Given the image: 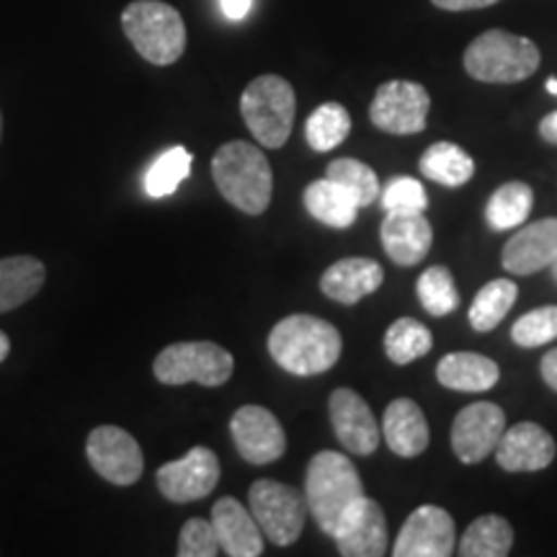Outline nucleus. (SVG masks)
Wrapping results in <instances>:
<instances>
[{
	"label": "nucleus",
	"mask_w": 557,
	"mask_h": 557,
	"mask_svg": "<svg viewBox=\"0 0 557 557\" xmlns=\"http://www.w3.org/2000/svg\"><path fill=\"white\" fill-rule=\"evenodd\" d=\"M361 496H364V485L346 455L325 449L310 459L308 472H305V500L320 532L331 537L341 513Z\"/></svg>",
	"instance_id": "7ed1b4c3"
},
{
	"label": "nucleus",
	"mask_w": 557,
	"mask_h": 557,
	"mask_svg": "<svg viewBox=\"0 0 557 557\" xmlns=\"http://www.w3.org/2000/svg\"><path fill=\"white\" fill-rule=\"evenodd\" d=\"M220 5H222V13H225V18L243 21L250 13L253 0H220Z\"/></svg>",
	"instance_id": "58836bf2"
},
{
	"label": "nucleus",
	"mask_w": 557,
	"mask_h": 557,
	"mask_svg": "<svg viewBox=\"0 0 557 557\" xmlns=\"http://www.w3.org/2000/svg\"><path fill=\"white\" fill-rule=\"evenodd\" d=\"M436 380L457 393H485L498 385L500 367L485 354L455 351L436 364Z\"/></svg>",
	"instance_id": "5701e85b"
},
{
	"label": "nucleus",
	"mask_w": 557,
	"mask_h": 557,
	"mask_svg": "<svg viewBox=\"0 0 557 557\" xmlns=\"http://www.w3.org/2000/svg\"><path fill=\"white\" fill-rule=\"evenodd\" d=\"M545 88H547V94L557 96V78H549V81L545 83Z\"/></svg>",
	"instance_id": "37998d69"
},
{
	"label": "nucleus",
	"mask_w": 557,
	"mask_h": 557,
	"mask_svg": "<svg viewBox=\"0 0 557 557\" xmlns=\"http://www.w3.org/2000/svg\"><path fill=\"white\" fill-rule=\"evenodd\" d=\"M436 9L442 11H478V9H487V5H496L498 0H431Z\"/></svg>",
	"instance_id": "4c0bfd02"
},
{
	"label": "nucleus",
	"mask_w": 557,
	"mask_h": 557,
	"mask_svg": "<svg viewBox=\"0 0 557 557\" xmlns=\"http://www.w3.org/2000/svg\"><path fill=\"white\" fill-rule=\"evenodd\" d=\"M220 553L222 547L212 521L189 519L184 527H181L178 549H176L178 557H214Z\"/></svg>",
	"instance_id": "e433bc0d"
},
{
	"label": "nucleus",
	"mask_w": 557,
	"mask_h": 557,
	"mask_svg": "<svg viewBox=\"0 0 557 557\" xmlns=\"http://www.w3.org/2000/svg\"><path fill=\"white\" fill-rule=\"evenodd\" d=\"M519 297L517 282L511 278H493L483 289L478 292L470 305V325L478 333H491L498 329L500 320L511 312L513 302Z\"/></svg>",
	"instance_id": "cd10ccee"
},
{
	"label": "nucleus",
	"mask_w": 557,
	"mask_h": 557,
	"mask_svg": "<svg viewBox=\"0 0 557 557\" xmlns=\"http://www.w3.org/2000/svg\"><path fill=\"white\" fill-rule=\"evenodd\" d=\"M511 338L517 346L534 348L545 346L557 338V305L537 308L521 315L511 329Z\"/></svg>",
	"instance_id": "f704fd0d"
},
{
	"label": "nucleus",
	"mask_w": 557,
	"mask_h": 557,
	"mask_svg": "<svg viewBox=\"0 0 557 557\" xmlns=\"http://www.w3.org/2000/svg\"><path fill=\"white\" fill-rule=\"evenodd\" d=\"M418 169L429 181L455 189V186L468 184L475 176V160L455 143H436L423 152Z\"/></svg>",
	"instance_id": "a878e982"
},
{
	"label": "nucleus",
	"mask_w": 557,
	"mask_h": 557,
	"mask_svg": "<svg viewBox=\"0 0 557 557\" xmlns=\"http://www.w3.org/2000/svg\"><path fill=\"white\" fill-rule=\"evenodd\" d=\"M9 354H11V338L5 336L3 331H0V364H3V361L9 359Z\"/></svg>",
	"instance_id": "79ce46f5"
},
{
	"label": "nucleus",
	"mask_w": 557,
	"mask_h": 557,
	"mask_svg": "<svg viewBox=\"0 0 557 557\" xmlns=\"http://www.w3.org/2000/svg\"><path fill=\"white\" fill-rule=\"evenodd\" d=\"M235 449L248 465H271L287 451V434L278 418L263 406H243L230 418Z\"/></svg>",
	"instance_id": "4468645a"
},
{
	"label": "nucleus",
	"mask_w": 557,
	"mask_h": 557,
	"mask_svg": "<svg viewBox=\"0 0 557 557\" xmlns=\"http://www.w3.org/2000/svg\"><path fill=\"white\" fill-rule=\"evenodd\" d=\"M0 135H3V114H0Z\"/></svg>",
	"instance_id": "a18cd8bd"
},
{
	"label": "nucleus",
	"mask_w": 557,
	"mask_h": 557,
	"mask_svg": "<svg viewBox=\"0 0 557 557\" xmlns=\"http://www.w3.org/2000/svg\"><path fill=\"white\" fill-rule=\"evenodd\" d=\"M434 346V336L423 323L413 318H398L385 333V354L393 364H410L426 357Z\"/></svg>",
	"instance_id": "2f4dec72"
},
{
	"label": "nucleus",
	"mask_w": 557,
	"mask_h": 557,
	"mask_svg": "<svg viewBox=\"0 0 557 557\" xmlns=\"http://www.w3.org/2000/svg\"><path fill=\"white\" fill-rule=\"evenodd\" d=\"M549 269H553V278L557 282V259H555L553 263H549Z\"/></svg>",
	"instance_id": "c03bdc74"
},
{
	"label": "nucleus",
	"mask_w": 557,
	"mask_h": 557,
	"mask_svg": "<svg viewBox=\"0 0 557 557\" xmlns=\"http://www.w3.org/2000/svg\"><path fill=\"white\" fill-rule=\"evenodd\" d=\"M385 212H426L429 194L421 181L410 176H398L387 184V189L380 194Z\"/></svg>",
	"instance_id": "c9c22d12"
},
{
	"label": "nucleus",
	"mask_w": 557,
	"mask_h": 557,
	"mask_svg": "<svg viewBox=\"0 0 557 557\" xmlns=\"http://www.w3.org/2000/svg\"><path fill=\"white\" fill-rule=\"evenodd\" d=\"M351 135V116L336 101L318 107L305 122V139L315 152L336 150Z\"/></svg>",
	"instance_id": "c756f323"
},
{
	"label": "nucleus",
	"mask_w": 557,
	"mask_h": 557,
	"mask_svg": "<svg viewBox=\"0 0 557 557\" xmlns=\"http://www.w3.org/2000/svg\"><path fill=\"white\" fill-rule=\"evenodd\" d=\"M329 413L333 431H336L338 442L344 444L346 451L357 457L374 455L380 447L382 426L374 418L369 403L361 398L357 389L338 387L331 393Z\"/></svg>",
	"instance_id": "dca6fc26"
},
{
	"label": "nucleus",
	"mask_w": 557,
	"mask_h": 557,
	"mask_svg": "<svg viewBox=\"0 0 557 557\" xmlns=\"http://www.w3.org/2000/svg\"><path fill=\"white\" fill-rule=\"evenodd\" d=\"M416 292L421 308L434 318L451 315L459 305L455 276H451V271L447 267H431L423 271V274L418 276Z\"/></svg>",
	"instance_id": "473e14b6"
},
{
	"label": "nucleus",
	"mask_w": 557,
	"mask_h": 557,
	"mask_svg": "<svg viewBox=\"0 0 557 557\" xmlns=\"http://www.w3.org/2000/svg\"><path fill=\"white\" fill-rule=\"evenodd\" d=\"M344 338L336 325L318 315H287L269 333V354L284 372L295 377H315L341 359Z\"/></svg>",
	"instance_id": "f257e3e1"
},
{
	"label": "nucleus",
	"mask_w": 557,
	"mask_h": 557,
	"mask_svg": "<svg viewBox=\"0 0 557 557\" xmlns=\"http://www.w3.org/2000/svg\"><path fill=\"white\" fill-rule=\"evenodd\" d=\"M331 537L344 557H382L389 547L385 511L377 500L361 496L341 513Z\"/></svg>",
	"instance_id": "ddd939ff"
},
{
	"label": "nucleus",
	"mask_w": 557,
	"mask_h": 557,
	"mask_svg": "<svg viewBox=\"0 0 557 557\" xmlns=\"http://www.w3.org/2000/svg\"><path fill=\"white\" fill-rule=\"evenodd\" d=\"M305 209L323 225L333 230H346L357 222L359 214V201L346 186H341L338 181H331L329 176L312 181L305 189Z\"/></svg>",
	"instance_id": "393cba45"
},
{
	"label": "nucleus",
	"mask_w": 557,
	"mask_h": 557,
	"mask_svg": "<svg viewBox=\"0 0 557 557\" xmlns=\"http://www.w3.org/2000/svg\"><path fill=\"white\" fill-rule=\"evenodd\" d=\"M382 282H385V269L377 261L351 256V259H341L323 271L320 292L333 302L357 305L364 297L374 295Z\"/></svg>",
	"instance_id": "6ab92c4d"
},
{
	"label": "nucleus",
	"mask_w": 557,
	"mask_h": 557,
	"mask_svg": "<svg viewBox=\"0 0 557 557\" xmlns=\"http://www.w3.org/2000/svg\"><path fill=\"white\" fill-rule=\"evenodd\" d=\"M532 186L521 184V181H511V184H504L500 189L493 191V197L487 199L485 220L496 233H506V230L524 225L529 212H532Z\"/></svg>",
	"instance_id": "c85d7f7f"
},
{
	"label": "nucleus",
	"mask_w": 557,
	"mask_h": 557,
	"mask_svg": "<svg viewBox=\"0 0 557 557\" xmlns=\"http://www.w3.org/2000/svg\"><path fill=\"white\" fill-rule=\"evenodd\" d=\"M160 496L171 504H194L207 498L220 483V457L209 447H194L181 459L156 472Z\"/></svg>",
	"instance_id": "9b49d317"
},
{
	"label": "nucleus",
	"mask_w": 557,
	"mask_h": 557,
	"mask_svg": "<svg viewBox=\"0 0 557 557\" xmlns=\"http://www.w3.org/2000/svg\"><path fill=\"white\" fill-rule=\"evenodd\" d=\"M513 547V527L504 517L487 513L468 527L459 540L457 553L462 557H506Z\"/></svg>",
	"instance_id": "bb28decb"
},
{
	"label": "nucleus",
	"mask_w": 557,
	"mask_h": 557,
	"mask_svg": "<svg viewBox=\"0 0 557 557\" xmlns=\"http://www.w3.org/2000/svg\"><path fill=\"white\" fill-rule=\"evenodd\" d=\"M540 372H542V380L547 382V387L557 393V348H553V351H547L545 357H542Z\"/></svg>",
	"instance_id": "ea45409f"
},
{
	"label": "nucleus",
	"mask_w": 557,
	"mask_h": 557,
	"mask_svg": "<svg viewBox=\"0 0 557 557\" xmlns=\"http://www.w3.org/2000/svg\"><path fill=\"white\" fill-rule=\"evenodd\" d=\"M86 457L96 475H101L107 483L129 487L143 478L145 455L143 447L129 431L120 426H99L88 434Z\"/></svg>",
	"instance_id": "9d476101"
},
{
	"label": "nucleus",
	"mask_w": 557,
	"mask_h": 557,
	"mask_svg": "<svg viewBox=\"0 0 557 557\" xmlns=\"http://www.w3.org/2000/svg\"><path fill=\"white\" fill-rule=\"evenodd\" d=\"M325 176L331 181H338L341 186H346L359 201V207H369L374 199L380 197V178L377 173L369 169L367 163L354 158H336L331 160Z\"/></svg>",
	"instance_id": "72a5a7b5"
},
{
	"label": "nucleus",
	"mask_w": 557,
	"mask_h": 557,
	"mask_svg": "<svg viewBox=\"0 0 557 557\" xmlns=\"http://www.w3.org/2000/svg\"><path fill=\"white\" fill-rule=\"evenodd\" d=\"M557 259V218H545L517 230L504 246L500 263L508 274L529 276Z\"/></svg>",
	"instance_id": "a211bd4d"
},
{
	"label": "nucleus",
	"mask_w": 557,
	"mask_h": 557,
	"mask_svg": "<svg viewBox=\"0 0 557 557\" xmlns=\"http://www.w3.org/2000/svg\"><path fill=\"white\" fill-rule=\"evenodd\" d=\"M235 372V359L227 348L212 341H181L165 346L152 361V374L169 387L197 382L201 387H222Z\"/></svg>",
	"instance_id": "0eeeda50"
},
{
	"label": "nucleus",
	"mask_w": 557,
	"mask_h": 557,
	"mask_svg": "<svg viewBox=\"0 0 557 557\" xmlns=\"http://www.w3.org/2000/svg\"><path fill=\"white\" fill-rule=\"evenodd\" d=\"M194 156L186 148H169L163 156L156 158V163L150 165L148 173H145V194L150 199H165L189 178L191 173Z\"/></svg>",
	"instance_id": "7c9ffc66"
},
{
	"label": "nucleus",
	"mask_w": 557,
	"mask_h": 557,
	"mask_svg": "<svg viewBox=\"0 0 557 557\" xmlns=\"http://www.w3.org/2000/svg\"><path fill=\"white\" fill-rule=\"evenodd\" d=\"M45 282V263L34 256H5V259H0V315L37 297Z\"/></svg>",
	"instance_id": "b1692460"
},
{
	"label": "nucleus",
	"mask_w": 557,
	"mask_h": 557,
	"mask_svg": "<svg viewBox=\"0 0 557 557\" xmlns=\"http://www.w3.org/2000/svg\"><path fill=\"white\" fill-rule=\"evenodd\" d=\"M506 431V413L496 403L480 400L462 408L451 423V451L459 462L480 465L496 451Z\"/></svg>",
	"instance_id": "f8f14e48"
},
{
	"label": "nucleus",
	"mask_w": 557,
	"mask_h": 557,
	"mask_svg": "<svg viewBox=\"0 0 557 557\" xmlns=\"http://www.w3.org/2000/svg\"><path fill=\"white\" fill-rule=\"evenodd\" d=\"M557 444L540 423L521 421L506 429L496 447V462L506 472H537L553 465Z\"/></svg>",
	"instance_id": "f3484780"
},
{
	"label": "nucleus",
	"mask_w": 557,
	"mask_h": 557,
	"mask_svg": "<svg viewBox=\"0 0 557 557\" xmlns=\"http://www.w3.org/2000/svg\"><path fill=\"white\" fill-rule=\"evenodd\" d=\"M248 508L263 537L278 547L295 545L308 519V500L302 493L278 480H256L248 491Z\"/></svg>",
	"instance_id": "6e6552de"
},
{
	"label": "nucleus",
	"mask_w": 557,
	"mask_h": 557,
	"mask_svg": "<svg viewBox=\"0 0 557 557\" xmlns=\"http://www.w3.org/2000/svg\"><path fill=\"white\" fill-rule=\"evenodd\" d=\"M540 135L545 143L557 145V111H549L545 120L540 122Z\"/></svg>",
	"instance_id": "a19ab883"
},
{
	"label": "nucleus",
	"mask_w": 557,
	"mask_h": 557,
	"mask_svg": "<svg viewBox=\"0 0 557 557\" xmlns=\"http://www.w3.org/2000/svg\"><path fill=\"white\" fill-rule=\"evenodd\" d=\"M380 235L382 248L398 267L421 263L434 243V230L423 212H387Z\"/></svg>",
	"instance_id": "412c9836"
},
{
	"label": "nucleus",
	"mask_w": 557,
	"mask_h": 557,
	"mask_svg": "<svg viewBox=\"0 0 557 557\" xmlns=\"http://www.w3.org/2000/svg\"><path fill=\"white\" fill-rule=\"evenodd\" d=\"M431 96L421 83L389 81L382 83L369 107V120L387 135H418L426 129Z\"/></svg>",
	"instance_id": "1a4fd4ad"
},
{
	"label": "nucleus",
	"mask_w": 557,
	"mask_h": 557,
	"mask_svg": "<svg viewBox=\"0 0 557 557\" xmlns=\"http://www.w3.org/2000/svg\"><path fill=\"white\" fill-rule=\"evenodd\" d=\"M540 47L519 34L491 29L470 41L465 50V70L480 83H519L537 73Z\"/></svg>",
	"instance_id": "39448f33"
},
{
	"label": "nucleus",
	"mask_w": 557,
	"mask_h": 557,
	"mask_svg": "<svg viewBox=\"0 0 557 557\" xmlns=\"http://www.w3.org/2000/svg\"><path fill=\"white\" fill-rule=\"evenodd\" d=\"M212 178L218 191L240 212L259 218L271 205L274 173L261 148L233 139L225 143L212 158Z\"/></svg>",
	"instance_id": "f03ea898"
},
{
	"label": "nucleus",
	"mask_w": 557,
	"mask_h": 557,
	"mask_svg": "<svg viewBox=\"0 0 557 557\" xmlns=\"http://www.w3.org/2000/svg\"><path fill=\"white\" fill-rule=\"evenodd\" d=\"M380 426L393 455H398L403 459H413L429 449V421L426 416H423L421 406L410 398H398L389 403Z\"/></svg>",
	"instance_id": "4be33fe9"
},
{
	"label": "nucleus",
	"mask_w": 557,
	"mask_h": 557,
	"mask_svg": "<svg viewBox=\"0 0 557 557\" xmlns=\"http://www.w3.org/2000/svg\"><path fill=\"white\" fill-rule=\"evenodd\" d=\"M212 524L218 532L222 553L230 557H259L263 555V532L253 519L250 508L238 498L225 496L212 506Z\"/></svg>",
	"instance_id": "aec40b11"
},
{
	"label": "nucleus",
	"mask_w": 557,
	"mask_h": 557,
	"mask_svg": "<svg viewBox=\"0 0 557 557\" xmlns=\"http://www.w3.org/2000/svg\"><path fill=\"white\" fill-rule=\"evenodd\" d=\"M240 114L263 148L278 150L295 127V88L282 75H259L240 96Z\"/></svg>",
	"instance_id": "423d86ee"
},
{
	"label": "nucleus",
	"mask_w": 557,
	"mask_h": 557,
	"mask_svg": "<svg viewBox=\"0 0 557 557\" xmlns=\"http://www.w3.org/2000/svg\"><path fill=\"white\" fill-rule=\"evenodd\" d=\"M122 29L150 65H173L186 50V24L163 0H135L122 13Z\"/></svg>",
	"instance_id": "20e7f679"
},
{
	"label": "nucleus",
	"mask_w": 557,
	"mask_h": 557,
	"mask_svg": "<svg viewBox=\"0 0 557 557\" xmlns=\"http://www.w3.org/2000/svg\"><path fill=\"white\" fill-rule=\"evenodd\" d=\"M455 519L442 506L423 504L403 521L393 545L395 557H449L455 553Z\"/></svg>",
	"instance_id": "2eb2a0df"
}]
</instances>
